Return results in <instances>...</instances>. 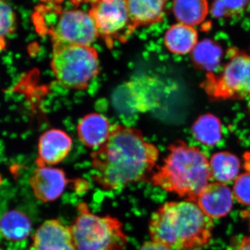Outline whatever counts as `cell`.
Instances as JSON below:
<instances>
[{"instance_id":"cell-1","label":"cell","mask_w":250,"mask_h":250,"mask_svg":"<svg viewBox=\"0 0 250 250\" xmlns=\"http://www.w3.org/2000/svg\"><path fill=\"white\" fill-rule=\"evenodd\" d=\"M159 157V149L147 142L139 130L116 125L106 143L90 154L92 179L106 191L149 183Z\"/></svg>"},{"instance_id":"cell-2","label":"cell","mask_w":250,"mask_h":250,"mask_svg":"<svg viewBox=\"0 0 250 250\" xmlns=\"http://www.w3.org/2000/svg\"><path fill=\"white\" fill-rule=\"evenodd\" d=\"M214 223L195 202H168L152 213L149 222L151 239L173 250H192L208 245Z\"/></svg>"},{"instance_id":"cell-3","label":"cell","mask_w":250,"mask_h":250,"mask_svg":"<svg viewBox=\"0 0 250 250\" xmlns=\"http://www.w3.org/2000/svg\"><path fill=\"white\" fill-rule=\"evenodd\" d=\"M168 150L149 183L184 200L196 202L212 179L209 160L200 148L188 146L183 141L171 145Z\"/></svg>"},{"instance_id":"cell-4","label":"cell","mask_w":250,"mask_h":250,"mask_svg":"<svg viewBox=\"0 0 250 250\" xmlns=\"http://www.w3.org/2000/svg\"><path fill=\"white\" fill-rule=\"evenodd\" d=\"M70 228L77 250H124L128 244L119 219L95 214L85 202L77 205V214Z\"/></svg>"},{"instance_id":"cell-5","label":"cell","mask_w":250,"mask_h":250,"mask_svg":"<svg viewBox=\"0 0 250 250\" xmlns=\"http://www.w3.org/2000/svg\"><path fill=\"white\" fill-rule=\"evenodd\" d=\"M51 67L57 82L67 89H86L100 73L96 49L92 46L53 47Z\"/></svg>"},{"instance_id":"cell-6","label":"cell","mask_w":250,"mask_h":250,"mask_svg":"<svg viewBox=\"0 0 250 250\" xmlns=\"http://www.w3.org/2000/svg\"><path fill=\"white\" fill-rule=\"evenodd\" d=\"M228 56L221 72L207 74L202 88L211 100L250 99V54L232 47Z\"/></svg>"},{"instance_id":"cell-7","label":"cell","mask_w":250,"mask_h":250,"mask_svg":"<svg viewBox=\"0 0 250 250\" xmlns=\"http://www.w3.org/2000/svg\"><path fill=\"white\" fill-rule=\"evenodd\" d=\"M91 4L88 14L108 48L116 41L125 42L134 33L125 0H94Z\"/></svg>"},{"instance_id":"cell-8","label":"cell","mask_w":250,"mask_h":250,"mask_svg":"<svg viewBox=\"0 0 250 250\" xmlns=\"http://www.w3.org/2000/svg\"><path fill=\"white\" fill-rule=\"evenodd\" d=\"M49 33L53 47L91 46L99 37L93 18L81 10L62 11L57 24Z\"/></svg>"},{"instance_id":"cell-9","label":"cell","mask_w":250,"mask_h":250,"mask_svg":"<svg viewBox=\"0 0 250 250\" xmlns=\"http://www.w3.org/2000/svg\"><path fill=\"white\" fill-rule=\"evenodd\" d=\"M158 88L155 80L152 78L136 79L121 88L114 95V103L123 111L146 112L152 109L157 104Z\"/></svg>"},{"instance_id":"cell-10","label":"cell","mask_w":250,"mask_h":250,"mask_svg":"<svg viewBox=\"0 0 250 250\" xmlns=\"http://www.w3.org/2000/svg\"><path fill=\"white\" fill-rule=\"evenodd\" d=\"M70 182L62 169L47 166H38L29 179L34 195L44 203L58 200Z\"/></svg>"},{"instance_id":"cell-11","label":"cell","mask_w":250,"mask_h":250,"mask_svg":"<svg viewBox=\"0 0 250 250\" xmlns=\"http://www.w3.org/2000/svg\"><path fill=\"white\" fill-rule=\"evenodd\" d=\"M29 250H77L70 226L59 219L46 220L37 229Z\"/></svg>"},{"instance_id":"cell-12","label":"cell","mask_w":250,"mask_h":250,"mask_svg":"<svg viewBox=\"0 0 250 250\" xmlns=\"http://www.w3.org/2000/svg\"><path fill=\"white\" fill-rule=\"evenodd\" d=\"M233 194L227 184L210 182L197 197L195 203L211 219L223 218L229 214L233 207Z\"/></svg>"},{"instance_id":"cell-13","label":"cell","mask_w":250,"mask_h":250,"mask_svg":"<svg viewBox=\"0 0 250 250\" xmlns=\"http://www.w3.org/2000/svg\"><path fill=\"white\" fill-rule=\"evenodd\" d=\"M72 141L65 131L48 130L41 136L39 143L38 166H51L62 162L71 151Z\"/></svg>"},{"instance_id":"cell-14","label":"cell","mask_w":250,"mask_h":250,"mask_svg":"<svg viewBox=\"0 0 250 250\" xmlns=\"http://www.w3.org/2000/svg\"><path fill=\"white\" fill-rule=\"evenodd\" d=\"M111 131L107 118L99 113H90L83 117L77 126L80 141L90 148L101 147L107 141Z\"/></svg>"},{"instance_id":"cell-15","label":"cell","mask_w":250,"mask_h":250,"mask_svg":"<svg viewBox=\"0 0 250 250\" xmlns=\"http://www.w3.org/2000/svg\"><path fill=\"white\" fill-rule=\"evenodd\" d=\"M131 27L151 25L163 21L166 0H125Z\"/></svg>"},{"instance_id":"cell-16","label":"cell","mask_w":250,"mask_h":250,"mask_svg":"<svg viewBox=\"0 0 250 250\" xmlns=\"http://www.w3.org/2000/svg\"><path fill=\"white\" fill-rule=\"evenodd\" d=\"M164 43L172 53L183 55L192 52L198 43V34L193 27L179 23L166 31Z\"/></svg>"},{"instance_id":"cell-17","label":"cell","mask_w":250,"mask_h":250,"mask_svg":"<svg viewBox=\"0 0 250 250\" xmlns=\"http://www.w3.org/2000/svg\"><path fill=\"white\" fill-rule=\"evenodd\" d=\"M31 229L30 219L20 210H9L0 218V233L8 241L25 240L30 235Z\"/></svg>"},{"instance_id":"cell-18","label":"cell","mask_w":250,"mask_h":250,"mask_svg":"<svg viewBox=\"0 0 250 250\" xmlns=\"http://www.w3.org/2000/svg\"><path fill=\"white\" fill-rule=\"evenodd\" d=\"M209 165L212 179L226 184L235 181L239 175L241 162L235 154L223 151L215 153L211 156Z\"/></svg>"},{"instance_id":"cell-19","label":"cell","mask_w":250,"mask_h":250,"mask_svg":"<svg viewBox=\"0 0 250 250\" xmlns=\"http://www.w3.org/2000/svg\"><path fill=\"white\" fill-rule=\"evenodd\" d=\"M172 11L179 23L193 27L205 21L209 6L207 0H173Z\"/></svg>"},{"instance_id":"cell-20","label":"cell","mask_w":250,"mask_h":250,"mask_svg":"<svg viewBox=\"0 0 250 250\" xmlns=\"http://www.w3.org/2000/svg\"><path fill=\"white\" fill-rule=\"evenodd\" d=\"M192 132L199 143L204 146H214L223 136L221 121L210 113L203 115L192 125Z\"/></svg>"},{"instance_id":"cell-21","label":"cell","mask_w":250,"mask_h":250,"mask_svg":"<svg viewBox=\"0 0 250 250\" xmlns=\"http://www.w3.org/2000/svg\"><path fill=\"white\" fill-rule=\"evenodd\" d=\"M223 57V49L213 41L198 42L192 52V60L199 68L210 73L218 66Z\"/></svg>"},{"instance_id":"cell-22","label":"cell","mask_w":250,"mask_h":250,"mask_svg":"<svg viewBox=\"0 0 250 250\" xmlns=\"http://www.w3.org/2000/svg\"><path fill=\"white\" fill-rule=\"evenodd\" d=\"M250 0H213L211 14L215 18H232L243 12Z\"/></svg>"},{"instance_id":"cell-23","label":"cell","mask_w":250,"mask_h":250,"mask_svg":"<svg viewBox=\"0 0 250 250\" xmlns=\"http://www.w3.org/2000/svg\"><path fill=\"white\" fill-rule=\"evenodd\" d=\"M16 15L5 0H0V49L6 47V39L16 29Z\"/></svg>"},{"instance_id":"cell-24","label":"cell","mask_w":250,"mask_h":250,"mask_svg":"<svg viewBox=\"0 0 250 250\" xmlns=\"http://www.w3.org/2000/svg\"><path fill=\"white\" fill-rule=\"evenodd\" d=\"M232 192L238 203L250 207V167L235 179Z\"/></svg>"},{"instance_id":"cell-25","label":"cell","mask_w":250,"mask_h":250,"mask_svg":"<svg viewBox=\"0 0 250 250\" xmlns=\"http://www.w3.org/2000/svg\"><path fill=\"white\" fill-rule=\"evenodd\" d=\"M139 250H173L171 249L170 247L166 246L164 243L159 241H154L151 239L150 241H146L143 243Z\"/></svg>"},{"instance_id":"cell-26","label":"cell","mask_w":250,"mask_h":250,"mask_svg":"<svg viewBox=\"0 0 250 250\" xmlns=\"http://www.w3.org/2000/svg\"><path fill=\"white\" fill-rule=\"evenodd\" d=\"M237 250H250V236H246L241 240Z\"/></svg>"},{"instance_id":"cell-27","label":"cell","mask_w":250,"mask_h":250,"mask_svg":"<svg viewBox=\"0 0 250 250\" xmlns=\"http://www.w3.org/2000/svg\"><path fill=\"white\" fill-rule=\"evenodd\" d=\"M93 1L94 0H73V2L76 3V4H80L81 2H87V1Z\"/></svg>"},{"instance_id":"cell-28","label":"cell","mask_w":250,"mask_h":250,"mask_svg":"<svg viewBox=\"0 0 250 250\" xmlns=\"http://www.w3.org/2000/svg\"></svg>"},{"instance_id":"cell-29","label":"cell","mask_w":250,"mask_h":250,"mask_svg":"<svg viewBox=\"0 0 250 250\" xmlns=\"http://www.w3.org/2000/svg\"></svg>"}]
</instances>
